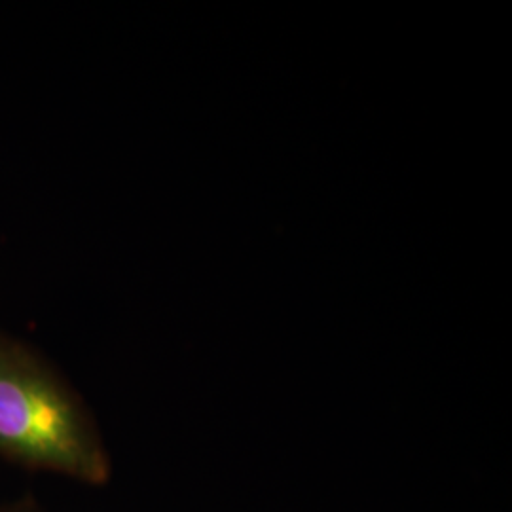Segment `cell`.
<instances>
[{"instance_id":"1","label":"cell","mask_w":512,"mask_h":512,"mask_svg":"<svg viewBox=\"0 0 512 512\" xmlns=\"http://www.w3.org/2000/svg\"><path fill=\"white\" fill-rule=\"evenodd\" d=\"M0 458L92 486L110 478L107 448L78 393L35 349L2 330Z\"/></svg>"},{"instance_id":"2","label":"cell","mask_w":512,"mask_h":512,"mask_svg":"<svg viewBox=\"0 0 512 512\" xmlns=\"http://www.w3.org/2000/svg\"><path fill=\"white\" fill-rule=\"evenodd\" d=\"M0 512H42L38 509L37 505L33 503V501H29V499H25V501H19V503H14V505H4V507H0Z\"/></svg>"}]
</instances>
